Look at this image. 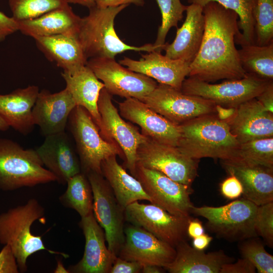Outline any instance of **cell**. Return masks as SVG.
Returning a JSON list of instances; mask_svg holds the SVG:
<instances>
[{
	"label": "cell",
	"mask_w": 273,
	"mask_h": 273,
	"mask_svg": "<svg viewBox=\"0 0 273 273\" xmlns=\"http://www.w3.org/2000/svg\"><path fill=\"white\" fill-rule=\"evenodd\" d=\"M205 29L199 52L190 65L189 77L207 82L238 79L246 74L241 65L236 36L238 16L214 2L203 7Z\"/></svg>",
	"instance_id": "1"
},
{
	"label": "cell",
	"mask_w": 273,
	"mask_h": 273,
	"mask_svg": "<svg viewBox=\"0 0 273 273\" xmlns=\"http://www.w3.org/2000/svg\"><path fill=\"white\" fill-rule=\"evenodd\" d=\"M177 148L195 159L202 158L233 160L239 145L226 121L213 114L199 117L180 125Z\"/></svg>",
	"instance_id": "2"
},
{
	"label": "cell",
	"mask_w": 273,
	"mask_h": 273,
	"mask_svg": "<svg viewBox=\"0 0 273 273\" xmlns=\"http://www.w3.org/2000/svg\"><path fill=\"white\" fill-rule=\"evenodd\" d=\"M128 6L107 8L95 6L89 9L87 16L81 18L77 36L88 60L95 58L114 59L118 54L127 51H162L151 43L141 47L128 45L118 36L114 29V20Z\"/></svg>",
	"instance_id": "3"
},
{
	"label": "cell",
	"mask_w": 273,
	"mask_h": 273,
	"mask_svg": "<svg viewBox=\"0 0 273 273\" xmlns=\"http://www.w3.org/2000/svg\"><path fill=\"white\" fill-rule=\"evenodd\" d=\"M44 214V208L34 198L29 199L24 205L11 208L0 214V243L10 246L21 272L27 271L28 257L40 250L61 254L65 258L69 256L48 249L41 237L31 233L33 223L43 218Z\"/></svg>",
	"instance_id": "4"
},
{
	"label": "cell",
	"mask_w": 273,
	"mask_h": 273,
	"mask_svg": "<svg viewBox=\"0 0 273 273\" xmlns=\"http://www.w3.org/2000/svg\"><path fill=\"white\" fill-rule=\"evenodd\" d=\"M56 181L36 150L24 149L15 141L0 138V190L14 191Z\"/></svg>",
	"instance_id": "5"
},
{
	"label": "cell",
	"mask_w": 273,
	"mask_h": 273,
	"mask_svg": "<svg viewBox=\"0 0 273 273\" xmlns=\"http://www.w3.org/2000/svg\"><path fill=\"white\" fill-rule=\"evenodd\" d=\"M67 124L74 140L82 173L86 175L95 172L102 174V161L113 155H118L125 160L119 147L102 137L91 115L83 107L76 106L73 109Z\"/></svg>",
	"instance_id": "6"
},
{
	"label": "cell",
	"mask_w": 273,
	"mask_h": 273,
	"mask_svg": "<svg viewBox=\"0 0 273 273\" xmlns=\"http://www.w3.org/2000/svg\"><path fill=\"white\" fill-rule=\"evenodd\" d=\"M257 207L243 198L219 207L194 206L191 213L205 218L207 229L218 237L242 241L257 236L254 229Z\"/></svg>",
	"instance_id": "7"
},
{
	"label": "cell",
	"mask_w": 273,
	"mask_h": 273,
	"mask_svg": "<svg viewBox=\"0 0 273 273\" xmlns=\"http://www.w3.org/2000/svg\"><path fill=\"white\" fill-rule=\"evenodd\" d=\"M272 81L247 74L241 79L211 84L189 77L183 82L180 91L186 95L200 97L223 107H237L259 96Z\"/></svg>",
	"instance_id": "8"
},
{
	"label": "cell",
	"mask_w": 273,
	"mask_h": 273,
	"mask_svg": "<svg viewBox=\"0 0 273 273\" xmlns=\"http://www.w3.org/2000/svg\"><path fill=\"white\" fill-rule=\"evenodd\" d=\"M98 107L101 116V135L119 147L124 156L126 167L134 177L137 150L147 137L122 118L112 103L111 95L104 87L99 95Z\"/></svg>",
	"instance_id": "9"
},
{
	"label": "cell",
	"mask_w": 273,
	"mask_h": 273,
	"mask_svg": "<svg viewBox=\"0 0 273 273\" xmlns=\"http://www.w3.org/2000/svg\"><path fill=\"white\" fill-rule=\"evenodd\" d=\"M136 164L160 172L176 182L191 186L197 175L198 160L184 154L176 147L161 144L147 137L138 148Z\"/></svg>",
	"instance_id": "10"
},
{
	"label": "cell",
	"mask_w": 273,
	"mask_h": 273,
	"mask_svg": "<svg viewBox=\"0 0 273 273\" xmlns=\"http://www.w3.org/2000/svg\"><path fill=\"white\" fill-rule=\"evenodd\" d=\"M93 195V214L104 230L109 250L118 256L125 240L124 210L102 174L90 172L86 174Z\"/></svg>",
	"instance_id": "11"
},
{
	"label": "cell",
	"mask_w": 273,
	"mask_h": 273,
	"mask_svg": "<svg viewBox=\"0 0 273 273\" xmlns=\"http://www.w3.org/2000/svg\"><path fill=\"white\" fill-rule=\"evenodd\" d=\"M141 101L172 122L180 125L193 119L216 113V104L200 97L188 95L159 83Z\"/></svg>",
	"instance_id": "12"
},
{
	"label": "cell",
	"mask_w": 273,
	"mask_h": 273,
	"mask_svg": "<svg viewBox=\"0 0 273 273\" xmlns=\"http://www.w3.org/2000/svg\"><path fill=\"white\" fill-rule=\"evenodd\" d=\"M134 177L151 199V203L175 215L190 216L191 186L176 182L158 171L136 165Z\"/></svg>",
	"instance_id": "13"
},
{
	"label": "cell",
	"mask_w": 273,
	"mask_h": 273,
	"mask_svg": "<svg viewBox=\"0 0 273 273\" xmlns=\"http://www.w3.org/2000/svg\"><path fill=\"white\" fill-rule=\"evenodd\" d=\"M125 219L141 227L172 247L186 240L187 227L191 216L172 214L152 203L135 201L124 210Z\"/></svg>",
	"instance_id": "14"
},
{
	"label": "cell",
	"mask_w": 273,
	"mask_h": 273,
	"mask_svg": "<svg viewBox=\"0 0 273 273\" xmlns=\"http://www.w3.org/2000/svg\"><path fill=\"white\" fill-rule=\"evenodd\" d=\"M86 65L111 95L141 101L157 85L152 78L122 67L113 58H90Z\"/></svg>",
	"instance_id": "15"
},
{
	"label": "cell",
	"mask_w": 273,
	"mask_h": 273,
	"mask_svg": "<svg viewBox=\"0 0 273 273\" xmlns=\"http://www.w3.org/2000/svg\"><path fill=\"white\" fill-rule=\"evenodd\" d=\"M125 240L118 257L144 265L165 269L175 258V248L144 229L129 224L124 227Z\"/></svg>",
	"instance_id": "16"
},
{
	"label": "cell",
	"mask_w": 273,
	"mask_h": 273,
	"mask_svg": "<svg viewBox=\"0 0 273 273\" xmlns=\"http://www.w3.org/2000/svg\"><path fill=\"white\" fill-rule=\"evenodd\" d=\"M118 105L121 117L138 125L145 136L158 143L177 147L180 136L179 125L135 98L125 99Z\"/></svg>",
	"instance_id": "17"
},
{
	"label": "cell",
	"mask_w": 273,
	"mask_h": 273,
	"mask_svg": "<svg viewBox=\"0 0 273 273\" xmlns=\"http://www.w3.org/2000/svg\"><path fill=\"white\" fill-rule=\"evenodd\" d=\"M79 225L85 237L84 251L81 259L68 267V272L109 273L117 256L106 246L104 231L93 213L81 217Z\"/></svg>",
	"instance_id": "18"
},
{
	"label": "cell",
	"mask_w": 273,
	"mask_h": 273,
	"mask_svg": "<svg viewBox=\"0 0 273 273\" xmlns=\"http://www.w3.org/2000/svg\"><path fill=\"white\" fill-rule=\"evenodd\" d=\"M76 104L65 87L56 93L43 89L39 92L32 110L34 124L46 136L65 131L69 115Z\"/></svg>",
	"instance_id": "19"
},
{
	"label": "cell",
	"mask_w": 273,
	"mask_h": 273,
	"mask_svg": "<svg viewBox=\"0 0 273 273\" xmlns=\"http://www.w3.org/2000/svg\"><path fill=\"white\" fill-rule=\"evenodd\" d=\"M36 151L43 166L60 184H67L69 179L81 172L76 150L65 131L46 136Z\"/></svg>",
	"instance_id": "20"
},
{
	"label": "cell",
	"mask_w": 273,
	"mask_h": 273,
	"mask_svg": "<svg viewBox=\"0 0 273 273\" xmlns=\"http://www.w3.org/2000/svg\"><path fill=\"white\" fill-rule=\"evenodd\" d=\"M119 63L128 69L156 80L159 83L180 90L182 84L190 73V64L173 59L157 51L143 55L139 60L124 57Z\"/></svg>",
	"instance_id": "21"
},
{
	"label": "cell",
	"mask_w": 273,
	"mask_h": 273,
	"mask_svg": "<svg viewBox=\"0 0 273 273\" xmlns=\"http://www.w3.org/2000/svg\"><path fill=\"white\" fill-rule=\"evenodd\" d=\"M234 115L226 121L231 133L240 143L273 137V115L254 98L236 108Z\"/></svg>",
	"instance_id": "22"
},
{
	"label": "cell",
	"mask_w": 273,
	"mask_h": 273,
	"mask_svg": "<svg viewBox=\"0 0 273 273\" xmlns=\"http://www.w3.org/2000/svg\"><path fill=\"white\" fill-rule=\"evenodd\" d=\"M186 17L182 26L177 28L176 36L170 44L165 43L163 50L166 57L190 64L200 49L205 29L203 7L191 4L187 6Z\"/></svg>",
	"instance_id": "23"
},
{
	"label": "cell",
	"mask_w": 273,
	"mask_h": 273,
	"mask_svg": "<svg viewBox=\"0 0 273 273\" xmlns=\"http://www.w3.org/2000/svg\"><path fill=\"white\" fill-rule=\"evenodd\" d=\"M222 165L241 182L244 198L258 206L273 202V169L237 160H222Z\"/></svg>",
	"instance_id": "24"
},
{
	"label": "cell",
	"mask_w": 273,
	"mask_h": 273,
	"mask_svg": "<svg viewBox=\"0 0 273 273\" xmlns=\"http://www.w3.org/2000/svg\"><path fill=\"white\" fill-rule=\"evenodd\" d=\"M38 49L64 71L72 73L86 66L87 59L77 34H61L34 38Z\"/></svg>",
	"instance_id": "25"
},
{
	"label": "cell",
	"mask_w": 273,
	"mask_h": 273,
	"mask_svg": "<svg viewBox=\"0 0 273 273\" xmlns=\"http://www.w3.org/2000/svg\"><path fill=\"white\" fill-rule=\"evenodd\" d=\"M39 92L38 86L29 85L8 94H0V116L9 126L23 135L30 133L35 125L32 110Z\"/></svg>",
	"instance_id": "26"
},
{
	"label": "cell",
	"mask_w": 273,
	"mask_h": 273,
	"mask_svg": "<svg viewBox=\"0 0 273 273\" xmlns=\"http://www.w3.org/2000/svg\"><path fill=\"white\" fill-rule=\"evenodd\" d=\"M81 19L68 4L36 18L17 22L18 31L34 39L61 34H77Z\"/></svg>",
	"instance_id": "27"
},
{
	"label": "cell",
	"mask_w": 273,
	"mask_h": 273,
	"mask_svg": "<svg viewBox=\"0 0 273 273\" xmlns=\"http://www.w3.org/2000/svg\"><path fill=\"white\" fill-rule=\"evenodd\" d=\"M175 248V258L165 268L170 273H219L224 264L234 260L222 251L205 253L190 246L186 240Z\"/></svg>",
	"instance_id": "28"
},
{
	"label": "cell",
	"mask_w": 273,
	"mask_h": 273,
	"mask_svg": "<svg viewBox=\"0 0 273 273\" xmlns=\"http://www.w3.org/2000/svg\"><path fill=\"white\" fill-rule=\"evenodd\" d=\"M61 75L76 106L85 108L100 129L101 121L98 101L100 92L104 87L103 83L86 65L72 73L63 71Z\"/></svg>",
	"instance_id": "29"
},
{
	"label": "cell",
	"mask_w": 273,
	"mask_h": 273,
	"mask_svg": "<svg viewBox=\"0 0 273 273\" xmlns=\"http://www.w3.org/2000/svg\"><path fill=\"white\" fill-rule=\"evenodd\" d=\"M102 174L111 187L121 207L125 210L129 204L139 200L151 202L150 197L141 183L117 162L116 155L104 160L101 164Z\"/></svg>",
	"instance_id": "30"
},
{
	"label": "cell",
	"mask_w": 273,
	"mask_h": 273,
	"mask_svg": "<svg viewBox=\"0 0 273 273\" xmlns=\"http://www.w3.org/2000/svg\"><path fill=\"white\" fill-rule=\"evenodd\" d=\"M240 62L246 74L262 79H273V42L266 46H241L238 50Z\"/></svg>",
	"instance_id": "31"
},
{
	"label": "cell",
	"mask_w": 273,
	"mask_h": 273,
	"mask_svg": "<svg viewBox=\"0 0 273 273\" xmlns=\"http://www.w3.org/2000/svg\"><path fill=\"white\" fill-rule=\"evenodd\" d=\"M191 4L204 7L214 2L226 9L235 12L238 16V26L241 33L235 38V43L241 46L254 43V21L252 12L256 0H187Z\"/></svg>",
	"instance_id": "32"
},
{
	"label": "cell",
	"mask_w": 273,
	"mask_h": 273,
	"mask_svg": "<svg viewBox=\"0 0 273 273\" xmlns=\"http://www.w3.org/2000/svg\"><path fill=\"white\" fill-rule=\"evenodd\" d=\"M65 193L59 197L64 206L75 210L81 217L93 213V195L86 175L79 173L68 179Z\"/></svg>",
	"instance_id": "33"
},
{
	"label": "cell",
	"mask_w": 273,
	"mask_h": 273,
	"mask_svg": "<svg viewBox=\"0 0 273 273\" xmlns=\"http://www.w3.org/2000/svg\"><path fill=\"white\" fill-rule=\"evenodd\" d=\"M233 160L273 169V137L240 143Z\"/></svg>",
	"instance_id": "34"
},
{
	"label": "cell",
	"mask_w": 273,
	"mask_h": 273,
	"mask_svg": "<svg viewBox=\"0 0 273 273\" xmlns=\"http://www.w3.org/2000/svg\"><path fill=\"white\" fill-rule=\"evenodd\" d=\"M254 43L260 46L273 42V0H256L252 12Z\"/></svg>",
	"instance_id": "35"
},
{
	"label": "cell",
	"mask_w": 273,
	"mask_h": 273,
	"mask_svg": "<svg viewBox=\"0 0 273 273\" xmlns=\"http://www.w3.org/2000/svg\"><path fill=\"white\" fill-rule=\"evenodd\" d=\"M68 4L67 0H9L12 17L16 22L36 18Z\"/></svg>",
	"instance_id": "36"
},
{
	"label": "cell",
	"mask_w": 273,
	"mask_h": 273,
	"mask_svg": "<svg viewBox=\"0 0 273 273\" xmlns=\"http://www.w3.org/2000/svg\"><path fill=\"white\" fill-rule=\"evenodd\" d=\"M156 1L160 10L162 21L154 45L163 50L168 31L172 27H177L178 23L183 19L187 6L183 5L180 0Z\"/></svg>",
	"instance_id": "37"
},
{
	"label": "cell",
	"mask_w": 273,
	"mask_h": 273,
	"mask_svg": "<svg viewBox=\"0 0 273 273\" xmlns=\"http://www.w3.org/2000/svg\"><path fill=\"white\" fill-rule=\"evenodd\" d=\"M239 250L242 257L250 261L258 272H273V256L266 251L259 239L252 237L243 240Z\"/></svg>",
	"instance_id": "38"
},
{
	"label": "cell",
	"mask_w": 273,
	"mask_h": 273,
	"mask_svg": "<svg viewBox=\"0 0 273 273\" xmlns=\"http://www.w3.org/2000/svg\"><path fill=\"white\" fill-rule=\"evenodd\" d=\"M257 236L270 248L273 247V202L258 206L254 221Z\"/></svg>",
	"instance_id": "39"
},
{
	"label": "cell",
	"mask_w": 273,
	"mask_h": 273,
	"mask_svg": "<svg viewBox=\"0 0 273 273\" xmlns=\"http://www.w3.org/2000/svg\"><path fill=\"white\" fill-rule=\"evenodd\" d=\"M224 179L220 185L221 194L229 199H235L243 194V187L238 178L233 174Z\"/></svg>",
	"instance_id": "40"
},
{
	"label": "cell",
	"mask_w": 273,
	"mask_h": 273,
	"mask_svg": "<svg viewBox=\"0 0 273 273\" xmlns=\"http://www.w3.org/2000/svg\"><path fill=\"white\" fill-rule=\"evenodd\" d=\"M19 272L16 258L9 245H5L0 251V273Z\"/></svg>",
	"instance_id": "41"
},
{
	"label": "cell",
	"mask_w": 273,
	"mask_h": 273,
	"mask_svg": "<svg viewBox=\"0 0 273 273\" xmlns=\"http://www.w3.org/2000/svg\"><path fill=\"white\" fill-rule=\"evenodd\" d=\"M256 270L253 264L243 257L235 263L232 262L224 264L219 273H254Z\"/></svg>",
	"instance_id": "42"
},
{
	"label": "cell",
	"mask_w": 273,
	"mask_h": 273,
	"mask_svg": "<svg viewBox=\"0 0 273 273\" xmlns=\"http://www.w3.org/2000/svg\"><path fill=\"white\" fill-rule=\"evenodd\" d=\"M143 265L138 262L128 261L117 257L109 273L141 272Z\"/></svg>",
	"instance_id": "43"
},
{
	"label": "cell",
	"mask_w": 273,
	"mask_h": 273,
	"mask_svg": "<svg viewBox=\"0 0 273 273\" xmlns=\"http://www.w3.org/2000/svg\"><path fill=\"white\" fill-rule=\"evenodd\" d=\"M18 31L17 22L11 17H8L0 11V42Z\"/></svg>",
	"instance_id": "44"
},
{
	"label": "cell",
	"mask_w": 273,
	"mask_h": 273,
	"mask_svg": "<svg viewBox=\"0 0 273 273\" xmlns=\"http://www.w3.org/2000/svg\"><path fill=\"white\" fill-rule=\"evenodd\" d=\"M256 99L267 111L273 113V83L267 87L256 98Z\"/></svg>",
	"instance_id": "45"
},
{
	"label": "cell",
	"mask_w": 273,
	"mask_h": 273,
	"mask_svg": "<svg viewBox=\"0 0 273 273\" xmlns=\"http://www.w3.org/2000/svg\"><path fill=\"white\" fill-rule=\"evenodd\" d=\"M96 6L100 8H107L109 7H117L122 5L130 4L136 6H143L144 5V0H94Z\"/></svg>",
	"instance_id": "46"
},
{
	"label": "cell",
	"mask_w": 273,
	"mask_h": 273,
	"mask_svg": "<svg viewBox=\"0 0 273 273\" xmlns=\"http://www.w3.org/2000/svg\"><path fill=\"white\" fill-rule=\"evenodd\" d=\"M204 234V229L202 222L197 219L191 218L187 227L188 236L192 239Z\"/></svg>",
	"instance_id": "47"
},
{
	"label": "cell",
	"mask_w": 273,
	"mask_h": 273,
	"mask_svg": "<svg viewBox=\"0 0 273 273\" xmlns=\"http://www.w3.org/2000/svg\"><path fill=\"white\" fill-rule=\"evenodd\" d=\"M213 238L207 234H203L193 239V247L200 251H203L209 246Z\"/></svg>",
	"instance_id": "48"
},
{
	"label": "cell",
	"mask_w": 273,
	"mask_h": 273,
	"mask_svg": "<svg viewBox=\"0 0 273 273\" xmlns=\"http://www.w3.org/2000/svg\"><path fill=\"white\" fill-rule=\"evenodd\" d=\"M215 108L218 118L225 121L233 117L236 110V107L225 108L219 105H216Z\"/></svg>",
	"instance_id": "49"
},
{
	"label": "cell",
	"mask_w": 273,
	"mask_h": 273,
	"mask_svg": "<svg viewBox=\"0 0 273 273\" xmlns=\"http://www.w3.org/2000/svg\"><path fill=\"white\" fill-rule=\"evenodd\" d=\"M164 268L155 265H144L141 272L143 273H161L164 272Z\"/></svg>",
	"instance_id": "50"
},
{
	"label": "cell",
	"mask_w": 273,
	"mask_h": 273,
	"mask_svg": "<svg viewBox=\"0 0 273 273\" xmlns=\"http://www.w3.org/2000/svg\"><path fill=\"white\" fill-rule=\"evenodd\" d=\"M68 3L80 5L88 9L96 6L94 0H67Z\"/></svg>",
	"instance_id": "51"
},
{
	"label": "cell",
	"mask_w": 273,
	"mask_h": 273,
	"mask_svg": "<svg viewBox=\"0 0 273 273\" xmlns=\"http://www.w3.org/2000/svg\"><path fill=\"white\" fill-rule=\"evenodd\" d=\"M9 127L7 123L0 116V130H7L9 129Z\"/></svg>",
	"instance_id": "52"
}]
</instances>
